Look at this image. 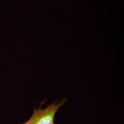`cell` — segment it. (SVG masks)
<instances>
[{"instance_id": "1", "label": "cell", "mask_w": 124, "mask_h": 124, "mask_svg": "<svg viewBox=\"0 0 124 124\" xmlns=\"http://www.w3.org/2000/svg\"><path fill=\"white\" fill-rule=\"evenodd\" d=\"M67 101V98L58 100L49 105L44 109L40 107L36 108L30 119L21 124H55L54 119L59 109L63 106Z\"/></svg>"}]
</instances>
